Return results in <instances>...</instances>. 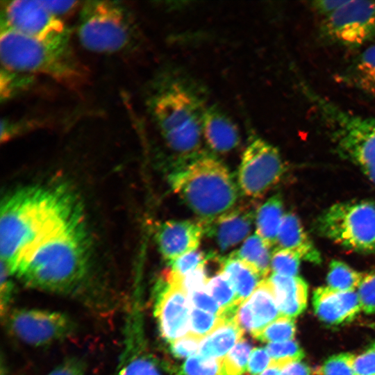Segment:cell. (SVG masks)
<instances>
[{"label": "cell", "mask_w": 375, "mask_h": 375, "mask_svg": "<svg viewBox=\"0 0 375 375\" xmlns=\"http://www.w3.org/2000/svg\"><path fill=\"white\" fill-rule=\"evenodd\" d=\"M203 138L211 150L226 153L235 149L240 142L237 126L216 107L206 108L202 122Z\"/></svg>", "instance_id": "d6986e66"}, {"label": "cell", "mask_w": 375, "mask_h": 375, "mask_svg": "<svg viewBox=\"0 0 375 375\" xmlns=\"http://www.w3.org/2000/svg\"><path fill=\"white\" fill-rule=\"evenodd\" d=\"M272 362V358L266 349L256 348L250 356L247 369L251 375H259L267 369Z\"/></svg>", "instance_id": "ee69618b"}, {"label": "cell", "mask_w": 375, "mask_h": 375, "mask_svg": "<svg viewBox=\"0 0 375 375\" xmlns=\"http://www.w3.org/2000/svg\"><path fill=\"white\" fill-rule=\"evenodd\" d=\"M83 361L77 358H69L60 362L47 375H84Z\"/></svg>", "instance_id": "bcb514c9"}, {"label": "cell", "mask_w": 375, "mask_h": 375, "mask_svg": "<svg viewBox=\"0 0 375 375\" xmlns=\"http://www.w3.org/2000/svg\"><path fill=\"white\" fill-rule=\"evenodd\" d=\"M206 290L222 309L223 317L227 320L233 319L240 303L234 288L225 273L219 271L210 278Z\"/></svg>", "instance_id": "4316f807"}, {"label": "cell", "mask_w": 375, "mask_h": 375, "mask_svg": "<svg viewBox=\"0 0 375 375\" xmlns=\"http://www.w3.org/2000/svg\"><path fill=\"white\" fill-rule=\"evenodd\" d=\"M11 274L1 263L0 311L1 317H5L10 311V307L12 297Z\"/></svg>", "instance_id": "b9f144b4"}, {"label": "cell", "mask_w": 375, "mask_h": 375, "mask_svg": "<svg viewBox=\"0 0 375 375\" xmlns=\"http://www.w3.org/2000/svg\"><path fill=\"white\" fill-rule=\"evenodd\" d=\"M259 375H283L281 367L274 363H271L267 369H265Z\"/></svg>", "instance_id": "681fc988"}, {"label": "cell", "mask_w": 375, "mask_h": 375, "mask_svg": "<svg viewBox=\"0 0 375 375\" xmlns=\"http://www.w3.org/2000/svg\"><path fill=\"white\" fill-rule=\"evenodd\" d=\"M1 67L30 75H42L72 90L88 82L87 68L79 60L69 36L39 40L0 26Z\"/></svg>", "instance_id": "277c9868"}, {"label": "cell", "mask_w": 375, "mask_h": 375, "mask_svg": "<svg viewBox=\"0 0 375 375\" xmlns=\"http://www.w3.org/2000/svg\"><path fill=\"white\" fill-rule=\"evenodd\" d=\"M271 248L257 234L247 238L231 255L247 264L265 279L271 271Z\"/></svg>", "instance_id": "484cf974"}, {"label": "cell", "mask_w": 375, "mask_h": 375, "mask_svg": "<svg viewBox=\"0 0 375 375\" xmlns=\"http://www.w3.org/2000/svg\"><path fill=\"white\" fill-rule=\"evenodd\" d=\"M370 347H372V348H373V349H375V342H374L371 344Z\"/></svg>", "instance_id": "816d5d0a"}, {"label": "cell", "mask_w": 375, "mask_h": 375, "mask_svg": "<svg viewBox=\"0 0 375 375\" xmlns=\"http://www.w3.org/2000/svg\"><path fill=\"white\" fill-rule=\"evenodd\" d=\"M362 276L363 273L354 270L345 262L333 260L329 265L327 286L340 292L356 291Z\"/></svg>", "instance_id": "83f0119b"}, {"label": "cell", "mask_w": 375, "mask_h": 375, "mask_svg": "<svg viewBox=\"0 0 375 375\" xmlns=\"http://www.w3.org/2000/svg\"><path fill=\"white\" fill-rule=\"evenodd\" d=\"M284 215L283 200L279 194L268 199L256 211V234L270 248L276 244Z\"/></svg>", "instance_id": "d4e9b609"}, {"label": "cell", "mask_w": 375, "mask_h": 375, "mask_svg": "<svg viewBox=\"0 0 375 375\" xmlns=\"http://www.w3.org/2000/svg\"><path fill=\"white\" fill-rule=\"evenodd\" d=\"M265 349L272 358V362L281 367L288 362L299 361L304 357L303 351L292 340L269 343Z\"/></svg>", "instance_id": "e575fe53"}, {"label": "cell", "mask_w": 375, "mask_h": 375, "mask_svg": "<svg viewBox=\"0 0 375 375\" xmlns=\"http://www.w3.org/2000/svg\"><path fill=\"white\" fill-rule=\"evenodd\" d=\"M12 335L33 347H44L65 340L76 331V325L65 312L39 308H19L6 316Z\"/></svg>", "instance_id": "9c48e42d"}, {"label": "cell", "mask_w": 375, "mask_h": 375, "mask_svg": "<svg viewBox=\"0 0 375 375\" xmlns=\"http://www.w3.org/2000/svg\"><path fill=\"white\" fill-rule=\"evenodd\" d=\"M320 35L326 41L356 48L375 38V1H348L324 18Z\"/></svg>", "instance_id": "30bf717a"}, {"label": "cell", "mask_w": 375, "mask_h": 375, "mask_svg": "<svg viewBox=\"0 0 375 375\" xmlns=\"http://www.w3.org/2000/svg\"><path fill=\"white\" fill-rule=\"evenodd\" d=\"M207 260L195 269L181 278V285L188 294L194 291L206 288L210 279L206 270Z\"/></svg>", "instance_id": "f35d334b"}, {"label": "cell", "mask_w": 375, "mask_h": 375, "mask_svg": "<svg viewBox=\"0 0 375 375\" xmlns=\"http://www.w3.org/2000/svg\"><path fill=\"white\" fill-rule=\"evenodd\" d=\"M126 311L117 375H161L154 358L148 351L140 306L133 301Z\"/></svg>", "instance_id": "5bb4252c"}, {"label": "cell", "mask_w": 375, "mask_h": 375, "mask_svg": "<svg viewBox=\"0 0 375 375\" xmlns=\"http://www.w3.org/2000/svg\"><path fill=\"white\" fill-rule=\"evenodd\" d=\"M368 326L371 328H375V323H371L368 324Z\"/></svg>", "instance_id": "f907efd6"}, {"label": "cell", "mask_w": 375, "mask_h": 375, "mask_svg": "<svg viewBox=\"0 0 375 375\" xmlns=\"http://www.w3.org/2000/svg\"><path fill=\"white\" fill-rule=\"evenodd\" d=\"M244 332L234 319L226 322L203 339L200 355L208 358H224L242 339Z\"/></svg>", "instance_id": "cb8c5ba5"}, {"label": "cell", "mask_w": 375, "mask_h": 375, "mask_svg": "<svg viewBox=\"0 0 375 375\" xmlns=\"http://www.w3.org/2000/svg\"><path fill=\"white\" fill-rule=\"evenodd\" d=\"M34 76L10 71L1 67L0 74V97L8 101L17 94L28 90L34 83Z\"/></svg>", "instance_id": "f1b7e54d"}, {"label": "cell", "mask_w": 375, "mask_h": 375, "mask_svg": "<svg viewBox=\"0 0 375 375\" xmlns=\"http://www.w3.org/2000/svg\"><path fill=\"white\" fill-rule=\"evenodd\" d=\"M227 321L221 316L192 307L190 333L203 339Z\"/></svg>", "instance_id": "1f68e13d"}, {"label": "cell", "mask_w": 375, "mask_h": 375, "mask_svg": "<svg viewBox=\"0 0 375 375\" xmlns=\"http://www.w3.org/2000/svg\"><path fill=\"white\" fill-rule=\"evenodd\" d=\"M0 211L1 263L10 273L34 249L85 222L76 195L61 185L18 189Z\"/></svg>", "instance_id": "6da1fadb"}, {"label": "cell", "mask_w": 375, "mask_h": 375, "mask_svg": "<svg viewBox=\"0 0 375 375\" xmlns=\"http://www.w3.org/2000/svg\"><path fill=\"white\" fill-rule=\"evenodd\" d=\"M295 331L296 326L294 319L280 316L253 337L262 342H281L292 340Z\"/></svg>", "instance_id": "f546056e"}, {"label": "cell", "mask_w": 375, "mask_h": 375, "mask_svg": "<svg viewBox=\"0 0 375 375\" xmlns=\"http://www.w3.org/2000/svg\"><path fill=\"white\" fill-rule=\"evenodd\" d=\"M88 244L84 223L29 253L11 274L35 289L75 294L87 277Z\"/></svg>", "instance_id": "7a4b0ae2"}, {"label": "cell", "mask_w": 375, "mask_h": 375, "mask_svg": "<svg viewBox=\"0 0 375 375\" xmlns=\"http://www.w3.org/2000/svg\"><path fill=\"white\" fill-rule=\"evenodd\" d=\"M283 375H312L311 369L306 364L299 361H292L281 367Z\"/></svg>", "instance_id": "c3c4849f"}, {"label": "cell", "mask_w": 375, "mask_h": 375, "mask_svg": "<svg viewBox=\"0 0 375 375\" xmlns=\"http://www.w3.org/2000/svg\"><path fill=\"white\" fill-rule=\"evenodd\" d=\"M252 347L246 340L242 339L222 359L223 375H240L248 367Z\"/></svg>", "instance_id": "4dcf8cb0"}, {"label": "cell", "mask_w": 375, "mask_h": 375, "mask_svg": "<svg viewBox=\"0 0 375 375\" xmlns=\"http://www.w3.org/2000/svg\"><path fill=\"white\" fill-rule=\"evenodd\" d=\"M303 91L338 154L355 165L375 185V117L345 110L309 85Z\"/></svg>", "instance_id": "8992f818"}, {"label": "cell", "mask_w": 375, "mask_h": 375, "mask_svg": "<svg viewBox=\"0 0 375 375\" xmlns=\"http://www.w3.org/2000/svg\"><path fill=\"white\" fill-rule=\"evenodd\" d=\"M222 359L192 356L183 364L178 375H223Z\"/></svg>", "instance_id": "d6a6232c"}, {"label": "cell", "mask_w": 375, "mask_h": 375, "mask_svg": "<svg viewBox=\"0 0 375 375\" xmlns=\"http://www.w3.org/2000/svg\"><path fill=\"white\" fill-rule=\"evenodd\" d=\"M317 233L347 249L375 253V201L340 202L328 207L315 222Z\"/></svg>", "instance_id": "ba28073f"}, {"label": "cell", "mask_w": 375, "mask_h": 375, "mask_svg": "<svg viewBox=\"0 0 375 375\" xmlns=\"http://www.w3.org/2000/svg\"><path fill=\"white\" fill-rule=\"evenodd\" d=\"M203 233L202 222L169 220L158 227L156 239L162 256L169 262L197 249Z\"/></svg>", "instance_id": "2e32d148"}, {"label": "cell", "mask_w": 375, "mask_h": 375, "mask_svg": "<svg viewBox=\"0 0 375 375\" xmlns=\"http://www.w3.org/2000/svg\"><path fill=\"white\" fill-rule=\"evenodd\" d=\"M1 24L24 35L53 40L69 36L61 19L48 11L40 0L1 1Z\"/></svg>", "instance_id": "4fadbf2b"}, {"label": "cell", "mask_w": 375, "mask_h": 375, "mask_svg": "<svg viewBox=\"0 0 375 375\" xmlns=\"http://www.w3.org/2000/svg\"><path fill=\"white\" fill-rule=\"evenodd\" d=\"M147 106L164 142L178 159L200 151L206 108L188 81L170 76L160 77L154 82Z\"/></svg>", "instance_id": "3957f363"}, {"label": "cell", "mask_w": 375, "mask_h": 375, "mask_svg": "<svg viewBox=\"0 0 375 375\" xmlns=\"http://www.w3.org/2000/svg\"><path fill=\"white\" fill-rule=\"evenodd\" d=\"M353 370L354 375H375V349L369 347L364 353L355 356Z\"/></svg>", "instance_id": "7bdbcfd3"}, {"label": "cell", "mask_w": 375, "mask_h": 375, "mask_svg": "<svg viewBox=\"0 0 375 375\" xmlns=\"http://www.w3.org/2000/svg\"><path fill=\"white\" fill-rule=\"evenodd\" d=\"M154 315L163 339L172 343L187 335L192 306L181 278L167 271L158 283Z\"/></svg>", "instance_id": "7c38bea8"}, {"label": "cell", "mask_w": 375, "mask_h": 375, "mask_svg": "<svg viewBox=\"0 0 375 375\" xmlns=\"http://www.w3.org/2000/svg\"><path fill=\"white\" fill-rule=\"evenodd\" d=\"M276 245V247L296 253L301 260L309 262L319 265L322 261L319 251L304 231L298 217L292 212L284 215Z\"/></svg>", "instance_id": "ffe728a7"}, {"label": "cell", "mask_w": 375, "mask_h": 375, "mask_svg": "<svg viewBox=\"0 0 375 375\" xmlns=\"http://www.w3.org/2000/svg\"><path fill=\"white\" fill-rule=\"evenodd\" d=\"M269 281L281 316L294 318L306 308L308 286L299 276H285L272 273Z\"/></svg>", "instance_id": "44dd1931"}, {"label": "cell", "mask_w": 375, "mask_h": 375, "mask_svg": "<svg viewBox=\"0 0 375 375\" xmlns=\"http://www.w3.org/2000/svg\"><path fill=\"white\" fill-rule=\"evenodd\" d=\"M168 182L203 222L231 209L238 198L237 185L226 167L215 156L201 151L178 159Z\"/></svg>", "instance_id": "5b68a950"}, {"label": "cell", "mask_w": 375, "mask_h": 375, "mask_svg": "<svg viewBox=\"0 0 375 375\" xmlns=\"http://www.w3.org/2000/svg\"><path fill=\"white\" fill-rule=\"evenodd\" d=\"M203 338L188 333L171 344V351L177 358H185L194 354L199 349Z\"/></svg>", "instance_id": "60d3db41"}, {"label": "cell", "mask_w": 375, "mask_h": 375, "mask_svg": "<svg viewBox=\"0 0 375 375\" xmlns=\"http://www.w3.org/2000/svg\"><path fill=\"white\" fill-rule=\"evenodd\" d=\"M285 165L279 151L261 138L244 150L238 171V185L247 197L260 198L283 176Z\"/></svg>", "instance_id": "8fae6325"}, {"label": "cell", "mask_w": 375, "mask_h": 375, "mask_svg": "<svg viewBox=\"0 0 375 375\" xmlns=\"http://www.w3.org/2000/svg\"><path fill=\"white\" fill-rule=\"evenodd\" d=\"M355 356L342 353L329 357L319 368L320 375H354L353 361Z\"/></svg>", "instance_id": "8d00e7d4"}, {"label": "cell", "mask_w": 375, "mask_h": 375, "mask_svg": "<svg viewBox=\"0 0 375 375\" xmlns=\"http://www.w3.org/2000/svg\"><path fill=\"white\" fill-rule=\"evenodd\" d=\"M341 78L351 86L375 97V44L358 55Z\"/></svg>", "instance_id": "7402d4cb"}, {"label": "cell", "mask_w": 375, "mask_h": 375, "mask_svg": "<svg viewBox=\"0 0 375 375\" xmlns=\"http://www.w3.org/2000/svg\"><path fill=\"white\" fill-rule=\"evenodd\" d=\"M301 260L296 253L276 247L272 251L271 270L285 276H297Z\"/></svg>", "instance_id": "836d02e7"}, {"label": "cell", "mask_w": 375, "mask_h": 375, "mask_svg": "<svg viewBox=\"0 0 375 375\" xmlns=\"http://www.w3.org/2000/svg\"><path fill=\"white\" fill-rule=\"evenodd\" d=\"M77 28L81 45L90 51L115 54L128 50L138 28L126 4L117 1H88L79 10Z\"/></svg>", "instance_id": "52a82bcc"}, {"label": "cell", "mask_w": 375, "mask_h": 375, "mask_svg": "<svg viewBox=\"0 0 375 375\" xmlns=\"http://www.w3.org/2000/svg\"><path fill=\"white\" fill-rule=\"evenodd\" d=\"M312 303L317 317L333 325L352 321L361 310L357 292H340L328 286L315 290Z\"/></svg>", "instance_id": "ac0fdd59"}, {"label": "cell", "mask_w": 375, "mask_h": 375, "mask_svg": "<svg viewBox=\"0 0 375 375\" xmlns=\"http://www.w3.org/2000/svg\"><path fill=\"white\" fill-rule=\"evenodd\" d=\"M280 316L274 290L267 278L239 306L234 320L244 331L255 336Z\"/></svg>", "instance_id": "9a60e30c"}, {"label": "cell", "mask_w": 375, "mask_h": 375, "mask_svg": "<svg viewBox=\"0 0 375 375\" xmlns=\"http://www.w3.org/2000/svg\"><path fill=\"white\" fill-rule=\"evenodd\" d=\"M348 0H318L310 3V6L317 14L326 17L335 12Z\"/></svg>", "instance_id": "7dc6e473"}, {"label": "cell", "mask_w": 375, "mask_h": 375, "mask_svg": "<svg viewBox=\"0 0 375 375\" xmlns=\"http://www.w3.org/2000/svg\"><path fill=\"white\" fill-rule=\"evenodd\" d=\"M357 293L361 310L367 314L375 313V270L363 273Z\"/></svg>", "instance_id": "74e56055"}, {"label": "cell", "mask_w": 375, "mask_h": 375, "mask_svg": "<svg viewBox=\"0 0 375 375\" xmlns=\"http://www.w3.org/2000/svg\"><path fill=\"white\" fill-rule=\"evenodd\" d=\"M40 1L48 11L60 19L81 7V2L78 1L40 0Z\"/></svg>", "instance_id": "f6af8a7d"}, {"label": "cell", "mask_w": 375, "mask_h": 375, "mask_svg": "<svg viewBox=\"0 0 375 375\" xmlns=\"http://www.w3.org/2000/svg\"><path fill=\"white\" fill-rule=\"evenodd\" d=\"M256 212L249 206L232 208L217 218L202 222L204 233L214 239L222 251L243 240L249 233Z\"/></svg>", "instance_id": "e0dca14e"}, {"label": "cell", "mask_w": 375, "mask_h": 375, "mask_svg": "<svg viewBox=\"0 0 375 375\" xmlns=\"http://www.w3.org/2000/svg\"><path fill=\"white\" fill-rule=\"evenodd\" d=\"M221 271L225 273L231 282L240 305L263 280L253 268L231 254L228 257L222 258Z\"/></svg>", "instance_id": "603a6c76"}, {"label": "cell", "mask_w": 375, "mask_h": 375, "mask_svg": "<svg viewBox=\"0 0 375 375\" xmlns=\"http://www.w3.org/2000/svg\"><path fill=\"white\" fill-rule=\"evenodd\" d=\"M208 256L209 253L206 254L197 249L169 262V270L175 276L181 278L203 263Z\"/></svg>", "instance_id": "d590c367"}, {"label": "cell", "mask_w": 375, "mask_h": 375, "mask_svg": "<svg viewBox=\"0 0 375 375\" xmlns=\"http://www.w3.org/2000/svg\"><path fill=\"white\" fill-rule=\"evenodd\" d=\"M192 307L199 308L223 317V310L206 291V288L194 291L188 294ZM225 319V318H224Z\"/></svg>", "instance_id": "ab89813d"}]
</instances>
